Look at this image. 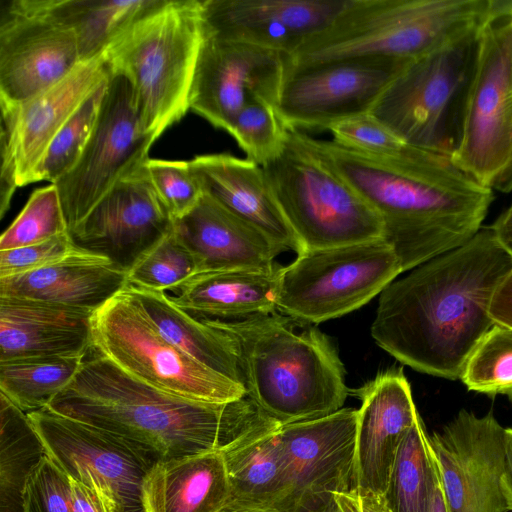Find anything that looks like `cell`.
Returning a JSON list of instances; mask_svg holds the SVG:
<instances>
[{
  "label": "cell",
  "mask_w": 512,
  "mask_h": 512,
  "mask_svg": "<svg viewBox=\"0 0 512 512\" xmlns=\"http://www.w3.org/2000/svg\"><path fill=\"white\" fill-rule=\"evenodd\" d=\"M173 226L145 163L120 178L69 234L78 248L128 271Z\"/></svg>",
  "instance_id": "obj_20"
},
{
  "label": "cell",
  "mask_w": 512,
  "mask_h": 512,
  "mask_svg": "<svg viewBox=\"0 0 512 512\" xmlns=\"http://www.w3.org/2000/svg\"><path fill=\"white\" fill-rule=\"evenodd\" d=\"M93 350L138 381L182 398L226 403L247 396L246 388L197 361L155 327L127 286L91 319Z\"/></svg>",
  "instance_id": "obj_9"
},
{
  "label": "cell",
  "mask_w": 512,
  "mask_h": 512,
  "mask_svg": "<svg viewBox=\"0 0 512 512\" xmlns=\"http://www.w3.org/2000/svg\"><path fill=\"white\" fill-rule=\"evenodd\" d=\"M189 163L204 194L286 251H303L260 165L227 153L198 155Z\"/></svg>",
  "instance_id": "obj_24"
},
{
  "label": "cell",
  "mask_w": 512,
  "mask_h": 512,
  "mask_svg": "<svg viewBox=\"0 0 512 512\" xmlns=\"http://www.w3.org/2000/svg\"><path fill=\"white\" fill-rule=\"evenodd\" d=\"M287 55L263 47L205 36L189 92V109L229 131L253 99L277 107Z\"/></svg>",
  "instance_id": "obj_18"
},
{
  "label": "cell",
  "mask_w": 512,
  "mask_h": 512,
  "mask_svg": "<svg viewBox=\"0 0 512 512\" xmlns=\"http://www.w3.org/2000/svg\"><path fill=\"white\" fill-rule=\"evenodd\" d=\"M155 139L140 123L132 87L111 74L92 134L76 164L53 183L69 232L123 176L144 165Z\"/></svg>",
  "instance_id": "obj_12"
},
{
  "label": "cell",
  "mask_w": 512,
  "mask_h": 512,
  "mask_svg": "<svg viewBox=\"0 0 512 512\" xmlns=\"http://www.w3.org/2000/svg\"><path fill=\"white\" fill-rule=\"evenodd\" d=\"M82 356H45L0 361V393L25 413L46 408L74 378Z\"/></svg>",
  "instance_id": "obj_34"
},
{
  "label": "cell",
  "mask_w": 512,
  "mask_h": 512,
  "mask_svg": "<svg viewBox=\"0 0 512 512\" xmlns=\"http://www.w3.org/2000/svg\"><path fill=\"white\" fill-rule=\"evenodd\" d=\"M110 76L104 54L81 61L66 77L17 103L0 104V218L17 188L33 183L50 143L81 103Z\"/></svg>",
  "instance_id": "obj_14"
},
{
  "label": "cell",
  "mask_w": 512,
  "mask_h": 512,
  "mask_svg": "<svg viewBox=\"0 0 512 512\" xmlns=\"http://www.w3.org/2000/svg\"><path fill=\"white\" fill-rule=\"evenodd\" d=\"M46 408L134 442L160 460L223 451L280 425L248 396L209 403L168 394L126 374L93 348Z\"/></svg>",
  "instance_id": "obj_3"
},
{
  "label": "cell",
  "mask_w": 512,
  "mask_h": 512,
  "mask_svg": "<svg viewBox=\"0 0 512 512\" xmlns=\"http://www.w3.org/2000/svg\"><path fill=\"white\" fill-rule=\"evenodd\" d=\"M108 80L81 103L56 134L35 171L33 183L53 184L76 164L96 124Z\"/></svg>",
  "instance_id": "obj_36"
},
{
  "label": "cell",
  "mask_w": 512,
  "mask_h": 512,
  "mask_svg": "<svg viewBox=\"0 0 512 512\" xmlns=\"http://www.w3.org/2000/svg\"><path fill=\"white\" fill-rule=\"evenodd\" d=\"M76 248L68 232L44 242L0 251V278L45 267L67 256Z\"/></svg>",
  "instance_id": "obj_43"
},
{
  "label": "cell",
  "mask_w": 512,
  "mask_h": 512,
  "mask_svg": "<svg viewBox=\"0 0 512 512\" xmlns=\"http://www.w3.org/2000/svg\"><path fill=\"white\" fill-rule=\"evenodd\" d=\"M48 455L72 479L99 494L109 512H145V477L161 461L118 435L54 413H27Z\"/></svg>",
  "instance_id": "obj_11"
},
{
  "label": "cell",
  "mask_w": 512,
  "mask_h": 512,
  "mask_svg": "<svg viewBox=\"0 0 512 512\" xmlns=\"http://www.w3.org/2000/svg\"><path fill=\"white\" fill-rule=\"evenodd\" d=\"M128 286L127 271L109 258L76 248L27 273L0 278V297H16L95 312Z\"/></svg>",
  "instance_id": "obj_26"
},
{
  "label": "cell",
  "mask_w": 512,
  "mask_h": 512,
  "mask_svg": "<svg viewBox=\"0 0 512 512\" xmlns=\"http://www.w3.org/2000/svg\"><path fill=\"white\" fill-rule=\"evenodd\" d=\"M274 271L200 272L169 295L173 304L198 319L242 320L277 312Z\"/></svg>",
  "instance_id": "obj_28"
},
{
  "label": "cell",
  "mask_w": 512,
  "mask_h": 512,
  "mask_svg": "<svg viewBox=\"0 0 512 512\" xmlns=\"http://www.w3.org/2000/svg\"><path fill=\"white\" fill-rule=\"evenodd\" d=\"M219 512H271L228 502Z\"/></svg>",
  "instance_id": "obj_52"
},
{
  "label": "cell",
  "mask_w": 512,
  "mask_h": 512,
  "mask_svg": "<svg viewBox=\"0 0 512 512\" xmlns=\"http://www.w3.org/2000/svg\"><path fill=\"white\" fill-rule=\"evenodd\" d=\"M410 60L351 59L287 69L277 112L287 128L328 130L370 113Z\"/></svg>",
  "instance_id": "obj_15"
},
{
  "label": "cell",
  "mask_w": 512,
  "mask_h": 512,
  "mask_svg": "<svg viewBox=\"0 0 512 512\" xmlns=\"http://www.w3.org/2000/svg\"><path fill=\"white\" fill-rule=\"evenodd\" d=\"M93 313L42 301L0 297V361L86 357L93 348Z\"/></svg>",
  "instance_id": "obj_25"
},
{
  "label": "cell",
  "mask_w": 512,
  "mask_h": 512,
  "mask_svg": "<svg viewBox=\"0 0 512 512\" xmlns=\"http://www.w3.org/2000/svg\"><path fill=\"white\" fill-rule=\"evenodd\" d=\"M402 272L383 238L306 250L277 268V311L309 324L338 318L368 303Z\"/></svg>",
  "instance_id": "obj_10"
},
{
  "label": "cell",
  "mask_w": 512,
  "mask_h": 512,
  "mask_svg": "<svg viewBox=\"0 0 512 512\" xmlns=\"http://www.w3.org/2000/svg\"><path fill=\"white\" fill-rule=\"evenodd\" d=\"M59 192L54 184L36 189L0 237V251L44 242L68 233Z\"/></svg>",
  "instance_id": "obj_38"
},
{
  "label": "cell",
  "mask_w": 512,
  "mask_h": 512,
  "mask_svg": "<svg viewBox=\"0 0 512 512\" xmlns=\"http://www.w3.org/2000/svg\"><path fill=\"white\" fill-rule=\"evenodd\" d=\"M459 379L470 391L512 401V328L494 324L471 352Z\"/></svg>",
  "instance_id": "obj_35"
},
{
  "label": "cell",
  "mask_w": 512,
  "mask_h": 512,
  "mask_svg": "<svg viewBox=\"0 0 512 512\" xmlns=\"http://www.w3.org/2000/svg\"><path fill=\"white\" fill-rule=\"evenodd\" d=\"M490 227L500 245L512 257V205Z\"/></svg>",
  "instance_id": "obj_46"
},
{
  "label": "cell",
  "mask_w": 512,
  "mask_h": 512,
  "mask_svg": "<svg viewBox=\"0 0 512 512\" xmlns=\"http://www.w3.org/2000/svg\"><path fill=\"white\" fill-rule=\"evenodd\" d=\"M196 273L195 259L173 226L131 266L127 282L128 286L166 292Z\"/></svg>",
  "instance_id": "obj_37"
},
{
  "label": "cell",
  "mask_w": 512,
  "mask_h": 512,
  "mask_svg": "<svg viewBox=\"0 0 512 512\" xmlns=\"http://www.w3.org/2000/svg\"><path fill=\"white\" fill-rule=\"evenodd\" d=\"M347 0H202L205 36L293 54L325 30Z\"/></svg>",
  "instance_id": "obj_21"
},
{
  "label": "cell",
  "mask_w": 512,
  "mask_h": 512,
  "mask_svg": "<svg viewBox=\"0 0 512 512\" xmlns=\"http://www.w3.org/2000/svg\"><path fill=\"white\" fill-rule=\"evenodd\" d=\"M481 28L410 60L370 113L407 144L452 158L462 138Z\"/></svg>",
  "instance_id": "obj_8"
},
{
  "label": "cell",
  "mask_w": 512,
  "mask_h": 512,
  "mask_svg": "<svg viewBox=\"0 0 512 512\" xmlns=\"http://www.w3.org/2000/svg\"><path fill=\"white\" fill-rule=\"evenodd\" d=\"M328 131L333 141L351 150L386 159L407 155V144L371 113L356 115L333 124Z\"/></svg>",
  "instance_id": "obj_40"
},
{
  "label": "cell",
  "mask_w": 512,
  "mask_h": 512,
  "mask_svg": "<svg viewBox=\"0 0 512 512\" xmlns=\"http://www.w3.org/2000/svg\"><path fill=\"white\" fill-rule=\"evenodd\" d=\"M146 167L159 199L174 221L187 215L203 196L189 161L149 158Z\"/></svg>",
  "instance_id": "obj_41"
},
{
  "label": "cell",
  "mask_w": 512,
  "mask_h": 512,
  "mask_svg": "<svg viewBox=\"0 0 512 512\" xmlns=\"http://www.w3.org/2000/svg\"><path fill=\"white\" fill-rule=\"evenodd\" d=\"M437 463L419 417L403 438L383 495L390 512H430Z\"/></svg>",
  "instance_id": "obj_33"
},
{
  "label": "cell",
  "mask_w": 512,
  "mask_h": 512,
  "mask_svg": "<svg viewBox=\"0 0 512 512\" xmlns=\"http://www.w3.org/2000/svg\"><path fill=\"white\" fill-rule=\"evenodd\" d=\"M354 393L357 410L356 493L384 495L399 446L420 417L401 367L376 375Z\"/></svg>",
  "instance_id": "obj_22"
},
{
  "label": "cell",
  "mask_w": 512,
  "mask_h": 512,
  "mask_svg": "<svg viewBox=\"0 0 512 512\" xmlns=\"http://www.w3.org/2000/svg\"><path fill=\"white\" fill-rule=\"evenodd\" d=\"M130 287L152 323L169 342L245 387L236 345L230 335L177 307L165 291Z\"/></svg>",
  "instance_id": "obj_30"
},
{
  "label": "cell",
  "mask_w": 512,
  "mask_h": 512,
  "mask_svg": "<svg viewBox=\"0 0 512 512\" xmlns=\"http://www.w3.org/2000/svg\"><path fill=\"white\" fill-rule=\"evenodd\" d=\"M505 429L492 412L462 409L428 435L449 512H509L502 477Z\"/></svg>",
  "instance_id": "obj_17"
},
{
  "label": "cell",
  "mask_w": 512,
  "mask_h": 512,
  "mask_svg": "<svg viewBox=\"0 0 512 512\" xmlns=\"http://www.w3.org/2000/svg\"><path fill=\"white\" fill-rule=\"evenodd\" d=\"M235 342L247 396L280 424L342 409L349 394L338 351L316 326L282 313L200 319Z\"/></svg>",
  "instance_id": "obj_4"
},
{
  "label": "cell",
  "mask_w": 512,
  "mask_h": 512,
  "mask_svg": "<svg viewBox=\"0 0 512 512\" xmlns=\"http://www.w3.org/2000/svg\"><path fill=\"white\" fill-rule=\"evenodd\" d=\"M70 479L75 512H109L97 492L71 477Z\"/></svg>",
  "instance_id": "obj_45"
},
{
  "label": "cell",
  "mask_w": 512,
  "mask_h": 512,
  "mask_svg": "<svg viewBox=\"0 0 512 512\" xmlns=\"http://www.w3.org/2000/svg\"><path fill=\"white\" fill-rule=\"evenodd\" d=\"M489 0H347L287 56V69L351 59L412 60L481 28Z\"/></svg>",
  "instance_id": "obj_5"
},
{
  "label": "cell",
  "mask_w": 512,
  "mask_h": 512,
  "mask_svg": "<svg viewBox=\"0 0 512 512\" xmlns=\"http://www.w3.org/2000/svg\"><path fill=\"white\" fill-rule=\"evenodd\" d=\"M356 494L358 496L362 512H390L386 506L383 495H377L370 492H361Z\"/></svg>",
  "instance_id": "obj_49"
},
{
  "label": "cell",
  "mask_w": 512,
  "mask_h": 512,
  "mask_svg": "<svg viewBox=\"0 0 512 512\" xmlns=\"http://www.w3.org/2000/svg\"><path fill=\"white\" fill-rule=\"evenodd\" d=\"M512 269L491 227L392 281L381 293L371 336L412 369L460 378L471 352L495 324L489 307Z\"/></svg>",
  "instance_id": "obj_1"
},
{
  "label": "cell",
  "mask_w": 512,
  "mask_h": 512,
  "mask_svg": "<svg viewBox=\"0 0 512 512\" xmlns=\"http://www.w3.org/2000/svg\"><path fill=\"white\" fill-rule=\"evenodd\" d=\"M512 151V19L481 28L477 68L454 163L492 188Z\"/></svg>",
  "instance_id": "obj_13"
},
{
  "label": "cell",
  "mask_w": 512,
  "mask_h": 512,
  "mask_svg": "<svg viewBox=\"0 0 512 512\" xmlns=\"http://www.w3.org/2000/svg\"><path fill=\"white\" fill-rule=\"evenodd\" d=\"M286 130L275 105L253 99L238 113L228 133L248 160L262 166L279 152Z\"/></svg>",
  "instance_id": "obj_39"
},
{
  "label": "cell",
  "mask_w": 512,
  "mask_h": 512,
  "mask_svg": "<svg viewBox=\"0 0 512 512\" xmlns=\"http://www.w3.org/2000/svg\"><path fill=\"white\" fill-rule=\"evenodd\" d=\"M192 253L197 273L223 270L274 271L283 247L203 193L197 205L174 221Z\"/></svg>",
  "instance_id": "obj_23"
},
{
  "label": "cell",
  "mask_w": 512,
  "mask_h": 512,
  "mask_svg": "<svg viewBox=\"0 0 512 512\" xmlns=\"http://www.w3.org/2000/svg\"><path fill=\"white\" fill-rule=\"evenodd\" d=\"M436 460V459H435ZM437 463V462H436ZM438 469V466H437ZM430 512H449L445 494L440 480L439 470L437 474V481L432 499V505Z\"/></svg>",
  "instance_id": "obj_51"
},
{
  "label": "cell",
  "mask_w": 512,
  "mask_h": 512,
  "mask_svg": "<svg viewBox=\"0 0 512 512\" xmlns=\"http://www.w3.org/2000/svg\"><path fill=\"white\" fill-rule=\"evenodd\" d=\"M499 17L512 19V0H489L487 21Z\"/></svg>",
  "instance_id": "obj_50"
},
{
  "label": "cell",
  "mask_w": 512,
  "mask_h": 512,
  "mask_svg": "<svg viewBox=\"0 0 512 512\" xmlns=\"http://www.w3.org/2000/svg\"><path fill=\"white\" fill-rule=\"evenodd\" d=\"M313 512H362L358 496L353 493L336 494L334 498Z\"/></svg>",
  "instance_id": "obj_48"
},
{
  "label": "cell",
  "mask_w": 512,
  "mask_h": 512,
  "mask_svg": "<svg viewBox=\"0 0 512 512\" xmlns=\"http://www.w3.org/2000/svg\"><path fill=\"white\" fill-rule=\"evenodd\" d=\"M261 167L303 251L383 238L381 217L302 130L287 128L279 152Z\"/></svg>",
  "instance_id": "obj_7"
},
{
  "label": "cell",
  "mask_w": 512,
  "mask_h": 512,
  "mask_svg": "<svg viewBox=\"0 0 512 512\" xmlns=\"http://www.w3.org/2000/svg\"><path fill=\"white\" fill-rule=\"evenodd\" d=\"M356 430L352 408L278 427L292 481L291 512H313L336 494L356 492Z\"/></svg>",
  "instance_id": "obj_19"
},
{
  "label": "cell",
  "mask_w": 512,
  "mask_h": 512,
  "mask_svg": "<svg viewBox=\"0 0 512 512\" xmlns=\"http://www.w3.org/2000/svg\"><path fill=\"white\" fill-rule=\"evenodd\" d=\"M25 512H75L71 479L49 455L28 482Z\"/></svg>",
  "instance_id": "obj_42"
},
{
  "label": "cell",
  "mask_w": 512,
  "mask_h": 512,
  "mask_svg": "<svg viewBox=\"0 0 512 512\" xmlns=\"http://www.w3.org/2000/svg\"><path fill=\"white\" fill-rule=\"evenodd\" d=\"M310 140L381 217L383 239L403 272L470 241L494 199L492 188L443 154L413 146L403 157L386 159L333 140Z\"/></svg>",
  "instance_id": "obj_2"
},
{
  "label": "cell",
  "mask_w": 512,
  "mask_h": 512,
  "mask_svg": "<svg viewBox=\"0 0 512 512\" xmlns=\"http://www.w3.org/2000/svg\"><path fill=\"white\" fill-rule=\"evenodd\" d=\"M81 62L73 30L40 0L2 1L0 104H17L53 86Z\"/></svg>",
  "instance_id": "obj_16"
},
{
  "label": "cell",
  "mask_w": 512,
  "mask_h": 512,
  "mask_svg": "<svg viewBox=\"0 0 512 512\" xmlns=\"http://www.w3.org/2000/svg\"><path fill=\"white\" fill-rule=\"evenodd\" d=\"M489 315L495 324L512 328V269L494 292Z\"/></svg>",
  "instance_id": "obj_44"
},
{
  "label": "cell",
  "mask_w": 512,
  "mask_h": 512,
  "mask_svg": "<svg viewBox=\"0 0 512 512\" xmlns=\"http://www.w3.org/2000/svg\"><path fill=\"white\" fill-rule=\"evenodd\" d=\"M47 455L27 413L0 393V512H25L28 482Z\"/></svg>",
  "instance_id": "obj_31"
},
{
  "label": "cell",
  "mask_w": 512,
  "mask_h": 512,
  "mask_svg": "<svg viewBox=\"0 0 512 512\" xmlns=\"http://www.w3.org/2000/svg\"><path fill=\"white\" fill-rule=\"evenodd\" d=\"M204 38L202 0H158L103 53L110 73L129 81L141 127L155 140L189 110Z\"/></svg>",
  "instance_id": "obj_6"
},
{
  "label": "cell",
  "mask_w": 512,
  "mask_h": 512,
  "mask_svg": "<svg viewBox=\"0 0 512 512\" xmlns=\"http://www.w3.org/2000/svg\"><path fill=\"white\" fill-rule=\"evenodd\" d=\"M158 0H40L44 11L76 35L81 61L102 53Z\"/></svg>",
  "instance_id": "obj_32"
},
{
  "label": "cell",
  "mask_w": 512,
  "mask_h": 512,
  "mask_svg": "<svg viewBox=\"0 0 512 512\" xmlns=\"http://www.w3.org/2000/svg\"><path fill=\"white\" fill-rule=\"evenodd\" d=\"M502 487L509 511H512V427L505 429V465Z\"/></svg>",
  "instance_id": "obj_47"
},
{
  "label": "cell",
  "mask_w": 512,
  "mask_h": 512,
  "mask_svg": "<svg viewBox=\"0 0 512 512\" xmlns=\"http://www.w3.org/2000/svg\"><path fill=\"white\" fill-rule=\"evenodd\" d=\"M279 426L249 435L222 451L230 485L229 502L291 512L292 481Z\"/></svg>",
  "instance_id": "obj_29"
},
{
  "label": "cell",
  "mask_w": 512,
  "mask_h": 512,
  "mask_svg": "<svg viewBox=\"0 0 512 512\" xmlns=\"http://www.w3.org/2000/svg\"><path fill=\"white\" fill-rule=\"evenodd\" d=\"M229 500L222 451L161 460L143 483L145 512H219Z\"/></svg>",
  "instance_id": "obj_27"
}]
</instances>
